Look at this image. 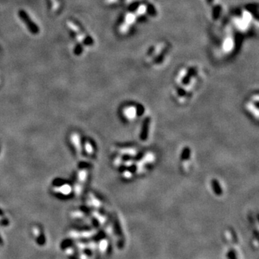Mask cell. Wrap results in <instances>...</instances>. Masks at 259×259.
I'll return each mask as SVG.
<instances>
[{
    "label": "cell",
    "instance_id": "1",
    "mask_svg": "<svg viewBox=\"0 0 259 259\" xmlns=\"http://www.w3.org/2000/svg\"><path fill=\"white\" fill-rule=\"evenodd\" d=\"M143 106L140 105L129 103L125 105L122 109V116L126 122H134L136 119L144 113Z\"/></svg>",
    "mask_w": 259,
    "mask_h": 259
},
{
    "label": "cell",
    "instance_id": "2",
    "mask_svg": "<svg viewBox=\"0 0 259 259\" xmlns=\"http://www.w3.org/2000/svg\"><path fill=\"white\" fill-rule=\"evenodd\" d=\"M250 99L247 102L246 105V109L248 111L249 115H251L253 117L256 118L258 120V96L256 94V96L253 95Z\"/></svg>",
    "mask_w": 259,
    "mask_h": 259
},
{
    "label": "cell",
    "instance_id": "3",
    "mask_svg": "<svg viewBox=\"0 0 259 259\" xmlns=\"http://www.w3.org/2000/svg\"><path fill=\"white\" fill-rule=\"evenodd\" d=\"M181 161L183 164L184 171L186 170V166H189L192 161V150L189 148L185 147L181 153Z\"/></svg>",
    "mask_w": 259,
    "mask_h": 259
},
{
    "label": "cell",
    "instance_id": "4",
    "mask_svg": "<svg viewBox=\"0 0 259 259\" xmlns=\"http://www.w3.org/2000/svg\"><path fill=\"white\" fill-rule=\"evenodd\" d=\"M20 17L21 19L22 20V21H24V22H25L26 25L28 27L32 33L36 34L39 32V29H38V26L31 21V20L28 18V16L27 15V14L25 13V11H20Z\"/></svg>",
    "mask_w": 259,
    "mask_h": 259
},
{
    "label": "cell",
    "instance_id": "5",
    "mask_svg": "<svg viewBox=\"0 0 259 259\" xmlns=\"http://www.w3.org/2000/svg\"><path fill=\"white\" fill-rule=\"evenodd\" d=\"M210 186H211V189L212 190L213 193L215 195H223L224 191H223V186H222V183H220V181L216 179H212L210 181Z\"/></svg>",
    "mask_w": 259,
    "mask_h": 259
},
{
    "label": "cell",
    "instance_id": "6",
    "mask_svg": "<svg viewBox=\"0 0 259 259\" xmlns=\"http://www.w3.org/2000/svg\"><path fill=\"white\" fill-rule=\"evenodd\" d=\"M150 124V119H145V121L143 122V125H142L141 130H140V138L142 140H143V141H145L146 139H148Z\"/></svg>",
    "mask_w": 259,
    "mask_h": 259
},
{
    "label": "cell",
    "instance_id": "7",
    "mask_svg": "<svg viewBox=\"0 0 259 259\" xmlns=\"http://www.w3.org/2000/svg\"><path fill=\"white\" fill-rule=\"evenodd\" d=\"M73 244V240L71 239H66V240H63L61 242V245H60V247H61V250H66V249L69 248V247L72 246Z\"/></svg>",
    "mask_w": 259,
    "mask_h": 259
},
{
    "label": "cell",
    "instance_id": "8",
    "mask_svg": "<svg viewBox=\"0 0 259 259\" xmlns=\"http://www.w3.org/2000/svg\"><path fill=\"white\" fill-rule=\"evenodd\" d=\"M36 243L38 246H42L45 244L46 243V238H45V235H44L43 233H41L39 235L38 237L36 239Z\"/></svg>",
    "mask_w": 259,
    "mask_h": 259
},
{
    "label": "cell",
    "instance_id": "9",
    "mask_svg": "<svg viewBox=\"0 0 259 259\" xmlns=\"http://www.w3.org/2000/svg\"><path fill=\"white\" fill-rule=\"evenodd\" d=\"M67 25H68V26H69V28L72 30L74 31L75 32H76V33H79V32H80V29H79V28L78 27V25H76L75 23H74L73 22H71V21H68Z\"/></svg>",
    "mask_w": 259,
    "mask_h": 259
},
{
    "label": "cell",
    "instance_id": "10",
    "mask_svg": "<svg viewBox=\"0 0 259 259\" xmlns=\"http://www.w3.org/2000/svg\"><path fill=\"white\" fill-rule=\"evenodd\" d=\"M53 4V11H57L59 9V2H58V0H51Z\"/></svg>",
    "mask_w": 259,
    "mask_h": 259
},
{
    "label": "cell",
    "instance_id": "11",
    "mask_svg": "<svg viewBox=\"0 0 259 259\" xmlns=\"http://www.w3.org/2000/svg\"><path fill=\"white\" fill-rule=\"evenodd\" d=\"M84 254L86 255V256H92V250H91L90 249H89V248L84 249Z\"/></svg>",
    "mask_w": 259,
    "mask_h": 259
},
{
    "label": "cell",
    "instance_id": "12",
    "mask_svg": "<svg viewBox=\"0 0 259 259\" xmlns=\"http://www.w3.org/2000/svg\"><path fill=\"white\" fill-rule=\"evenodd\" d=\"M0 245H3V240L1 237H0Z\"/></svg>",
    "mask_w": 259,
    "mask_h": 259
}]
</instances>
